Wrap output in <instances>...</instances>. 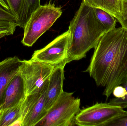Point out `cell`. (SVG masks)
I'll list each match as a JSON object with an SVG mask.
<instances>
[{
	"label": "cell",
	"instance_id": "cell-11",
	"mask_svg": "<svg viewBox=\"0 0 127 126\" xmlns=\"http://www.w3.org/2000/svg\"><path fill=\"white\" fill-rule=\"evenodd\" d=\"M22 60L18 57L6 58L0 62V108L2 106L6 88L19 70Z\"/></svg>",
	"mask_w": 127,
	"mask_h": 126
},
{
	"label": "cell",
	"instance_id": "cell-7",
	"mask_svg": "<svg viewBox=\"0 0 127 126\" xmlns=\"http://www.w3.org/2000/svg\"><path fill=\"white\" fill-rule=\"evenodd\" d=\"M68 30L56 38L44 48L36 50L31 59L56 66L66 63L69 45Z\"/></svg>",
	"mask_w": 127,
	"mask_h": 126
},
{
	"label": "cell",
	"instance_id": "cell-2",
	"mask_svg": "<svg viewBox=\"0 0 127 126\" xmlns=\"http://www.w3.org/2000/svg\"><path fill=\"white\" fill-rule=\"evenodd\" d=\"M69 45L66 63L85 58L87 52L95 49L107 32L98 20L93 7L82 1L69 27Z\"/></svg>",
	"mask_w": 127,
	"mask_h": 126
},
{
	"label": "cell",
	"instance_id": "cell-23",
	"mask_svg": "<svg viewBox=\"0 0 127 126\" xmlns=\"http://www.w3.org/2000/svg\"><path fill=\"white\" fill-rule=\"evenodd\" d=\"M0 5L1 6L3 7L5 9L7 10L8 11H10L9 8L7 5V4L4 0H0Z\"/></svg>",
	"mask_w": 127,
	"mask_h": 126
},
{
	"label": "cell",
	"instance_id": "cell-25",
	"mask_svg": "<svg viewBox=\"0 0 127 126\" xmlns=\"http://www.w3.org/2000/svg\"><path fill=\"white\" fill-rule=\"evenodd\" d=\"M8 36V35L6 33H0V39L2 38L3 37H4V36Z\"/></svg>",
	"mask_w": 127,
	"mask_h": 126
},
{
	"label": "cell",
	"instance_id": "cell-12",
	"mask_svg": "<svg viewBox=\"0 0 127 126\" xmlns=\"http://www.w3.org/2000/svg\"><path fill=\"white\" fill-rule=\"evenodd\" d=\"M121 0H83L87 6L101 9L115 17L117 21L121 18Z\"/></svg>",
	"mask_w": 127,
	"mask_h": 126
},
{
	"label": "cell",
	"instance_id": "cell-1",
	"mask_svg": "<svg viewBox=\"0 0 127 126\" xmlns=\"http://www.w3.org/2000/svg\"><path fill=\"white\" fill-rule=\"evenodd\" d=\"M108 99L114 89L127 81V30L123 27L106 32L95 48L86 70Z\"/></svg>",
	"mask_w": 127,
	"mask_h": 126
},
{
	"label": "cell",
	"instance_id": "cell-19",
	"mask_svg": "<svg viewBox=\"0 0 127 126\" xmlns=\"http://www.w3.org/2000/svg\"><path fill=\"white\" fill-rule=\"evenodd\" d=\"M122 86L125 88L127 91V94L126 96L123 98L115 97L111 99L108 103L112 106L120 107L124 109L127 108V81Z\"/></svg>",
	"mask_w": 127,
	"mask_h": 126
},
{
	"label": "cell",
	"instance_id": "cell-21",
	"mask_svg": "<svg viewBox=\"0 0 127 126\" xmlns=\"http://www.w3.org/2000/svg\"><path fill=\"white\" fill-rule=\"evenodd\" d=\"M112 94L115 97L123 98L127 95V91L124 86L120 85L118 86L115 88Z\"/></svg>",
	"mask_w": 127,
	"mask_h": 126
},
{
	"label": "cell",
	"instance_id": "cell-22",
	"mask_svg": "<svg viewBox=\"0 0 127 126\" xmlns=\"http://www.w3.org/2000/svg\"><path fill=\"white\" fill-rule=\"evenodd\" d=\"M127 20V0H121V18L118 21Z\"/></svg>",
	"mask_w": 127,
	"mask_h": 126
},
{
	"label": "cell",
	"instance_id": "cell-8",
	"mask_svg": "<svg viewBox=\"0 0 127 126\" xmlns=\"http://www.w3.org/2000/svg\"><path fill=\"white\" fill-rule=\"evenodd\" d=\"M48 83V80L39 91L26 96L21 107L22 126H36L47 114L45 97Z\"/></svg>",
	"mask_w": 127,
	"mask_h": 126
},
{
	"label": "cell",
	"instance_id": "cell-18",
	"mask_svg": "<svg viewBox=\"0 0 127 126\" xmlns=\"http://www.w3.org/2000/svg\"><path fill=\"white\" fill-rule=\"evenodd\" d=\"M18 21V18L10 11L7 10L0 5V22L16 23Z\"/></svg>",
	"mask_w": 127,
	"mask_h": 126
},
{
	"label": "cell",
	"instance_id": "cell-24",
	"mask_svg": "<svg viewBox=\"0 0 127 126\" xmlns=\"http://www.w3.org/2000/svg\"><path fill=\"white\" fill-rule=\"evenodd\" d=\"M118 22L121 24V26L127 30V20H121L118 21Z\"/></svg>",
	"mask_w": 127,
	"mask_h": 126
},
{
	"label": "cell",
	"instance_id": "cell-5",
	"mask_svg": "<svg viewBox=\"0 0 127 126\" xmlns=\"http://www.w3.org/2000/svg\"><path fill=\"white\" fill-rule=\"evenodd\" d=\"M55 66L31 59L22 60L19 71L23 76L27 95L39 91L48 81Z\"/></svg>",
	"mask_w": 127,
	"mask_h": 126
},
{
	"label": "cell",
	"instance_id": "cell-15",
	"mask_svg": "<svg viewBox=\"0 0 127 126\" xmlns=\"http://www.w3.org/2000/svg\"><path fill=\"white\" fill-rule=\"evenodd\" d=\"M93 8L98 20L107 32L116 27L117 20L115 17L101 9Z\"/></svg>",
	"mask_w": 127,
	"mask_h": 126
},
{
	"label": "cell",
	"instance_id": "cell-10",
	"mask_svg": "<svg viewBox=\"0 0 127 126\" xmlns=\"http://www.w3.org/2000/svg\"><path fill=\"white\" fill-rule=\"evenodd\" d=\"M66 64H61L54 67L48 80L45 97V107L48 111L63 92L64 69Z\"/></svg>",
	"mask_w": 127,
	"mask_h": 126
},
{
	"label": "cell",
	"instance_id": "cell-3",
	"mask_svg": "<svg viewBox=\"0 0 127 126\" xmlns=\"http://www.w3.org/2000/svg\"><path fill=\"white\" fill-rule=\"evenodd\" d=\"M60 7L51 4L41 5L31 16L24 28L22 43L31 47L61 16Z\"/></svg>",
	"mask_w": 127,
	"mask_h": 126
},
{
	"label": "cell",
	"instance_id": "cell-16",
	"mask_svg": "<svg viewBox=\"0 0 127 126\" xmlns=\"http://www.w3.org/2000/svg\"><path fill=\"white\" fill-rule=\"evenodd\" d=\"M10 12L19 19L24 0H5Z\"/></svg>",
	"mask_w": 127,
	"mask_h": 126
},
{
	"label": "cell",
	"instance_id": "cell-4",
	"mask_svg": "<svg viewBox=\"0 0 127 126\" xmlns=\"http://www.w3.org/2000/svg\"><path fill=\"white\" fill-rule=\"evenodd\" d=\"M73 93L64 91L45 117L36 126H75V117L80 112V100L73 96Z\"/></svg>",
	"mask_w": 127,
	"mask_h": 126
},
{
	"label": "cell",
	"instance_id": "cell-13",
	"mask_svg": "<svg viewBox=\"0 0 127 126\" xmlns=\"http://www.w3.org/2000/svg\"><path fill=\"white\" fill-rule=\"evenodd\" d=\"M22 104L0 111V126H12L17 121H20L22 123L21 112Z\"/></svg>",
	"mask_w": 127,
	"mask_h": 126
},
{
	"label": "cell",
	"instance_id": "cell-9",
	"mask_svg": "<svg viewBox=\"0 0 127 126\" xmlns=\"http://www.w3.org/2000/svg\"><path fill=\"white\" fill-rule=\"evenodd\" d=\"M26 96L24 79L19 70L6 88L0 111L21 104Z\"/></svg>",
	"mask_w": 127,
	"mask_h": 126
},
{
	"label": "cell",
	"instance_id": "cell-14",
	"mask_svg": "<svg viewBox=\"0 0 127 126\" xmlns=\"http://www.w3.org/2000/svg\"><path fill=\"white\" fill-rule=\"evenodd\" d=\"M40 6V0H24L21 15L17 23L18 26L24 29L31 14Z\"/></svg>",
	"mask_w": 127,
	"mask_h": 126
},
{
	"label": "cell",
	"instance_id": "cell-17",
	"mask_svg": "<svg viewBox=\"0 0 127 126\" xmlns=\"http://www.w3.org/2000/svg\"><path fill=\"white\" fill-rule=\"evenodd\" d=\"M104 126H127V111L123 110Z\"/></svg>",
	"mask_w": 127,
	"mask_h": 126
},
{
	"label": "cell",
	"instance_id": "cell-6",
	"mask_svg": "<svg viewBox=\"0 0 127 126\" xmlns=\"http://www.w3.org/2000/svg\"><path fill=\"white\" fill-rule=\"evenodd\" d=\"M124 109L107 103H97L81 110L75 117V125L81 126H104L120 114Z\"/></svg>",
	"mask_w": 127,
	"mask_h": 126
},
{
	"label": "cell",
	"instance_id": "cell-20",
	"mask_svg": "<svg viewBox=\"0 0 127 126\" xmlns=\"http://www.w3.org/2000/svg\"><path fill=\"white\" fill-rule=\"evenodd\" d=\"M17 26L16 23L0 22V33H6L8 35H13Z\"/></svg>",
	"mask_w": 127,
	"mask_h": 126
}]
</instances>
